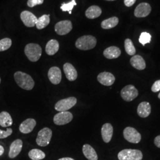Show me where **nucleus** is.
<instances>
[{
  "label": "nucleus",
  "instance_id": "obj_15",
  "mask_svg": "<svg viewBox=\"0 0 160 160\" xmlns=\"http://www.w3.org/2000/svg\"><path fill=\"white\" fill-rule=\"evenodd\" d=\"M23 147V141L20 139H17L16 140L12 142L10 147V151L8 156L10 158H14L16 157L19 154L22 149Z\"/></svg>",
  "mask_w": 160,
  "mask_h": 160
},
{
  "label": "nucleus",
  "instance_id": "obj_3",
  "mask_svg": "<svg viewBox=\"0 0 160 160\" xmlns=\"http://www.w3.org/2000/svg\"><path fill=\"white\" fill-rule=\"evenodd\" d=\"M42 48L36 43H29L24 48V53L31 62L38 61L42 55Z\"/></svg>",
  "mask_w": 160,
  "mask_h": 160
},
{
  "label": "nucleus",
  "instance_id": "obj_17",
  "mask_svg": "<svg viewBox=\"0 0 160 160\" xmlns=\"http://www.w3.org/2000/svg\"><path fill=\"white\" fill-rule=\"evenodd\" d=\"M101 132L103 141L106 143H109L112 139L113 133V128L112 125L109 123L104 124L102 128Z\"/></svg>",
  "mask_w": 160,
  "mask_h": 160
},
{
  "label": "nucleus",
  "instance_id": "obj_9",
  "mask_svg": "<svg viewBox=\"0 0 160 160\" xmlns=\"http://www.w3.org/2000/svg\"><path fill=\"white\" fill-rule=\"evenodd\" d=\"M73 119L72 114L68 112H61L53 117V122L57 125H64L68 124Z\"/></svg>",
  "mask_w": 160,
  "mask_h": 160
},
{
  "label": "nucleus",
  "instance_id": "obj_8",
  "mask_svg": "<svg viewBox=\"0 0 160 160\" xmlns=\"http://www.w3.org/2000/svg\"><path fill=\"white\" fill-rule=\"evenodd\" d=\"M122 98L126 102H131L138 96V91L132 85L126 86L120 92Z\"/></svg>",
  "mask_w": 160,
  "mask_h": 160
},
{
  "label": "nucleus",
  "instance_id": "obj_13",
  "mask_svg": "<svg viewBox=\"0 0 160 160\" xmlns=\"http://www.w3.org/2000/svg\"><path fill=\"white\" fill-rule=\"evenodd\" d=\"M151 12V7L147 2H142L136 7L134 15L138 18H142L148 16Z\"/></svg>",
  "mask_w": 160,
  "mask_h": 160
},
{
  "label": "nucleus",
  "instance_id": "obj_11",
  "mask_svg": "<svg viewBox=\"0 0 160 160\" xmlns=\"http://www.w3.org/2000/svg\"><path fill=\"white\" fill-rule=\"evenodd\" d=\"M20 18L24 24L28 27H34L37 22L38 18L34 14L29 11H23L20 14Z\"/></svg>",
  "mask_w": 160,
  "mask_h": 160
},
{
  "label": "nucleus",
  "instance_id": "obj_29",
  "mask_svg": "<svg viewBox=\"0 0 160 160\" xmlns=\"http://www.w3.org/2000/svg\"><path fill=\"white\" fill-rule=\"evenodd\" d=\"M125 49L126 53L129 55L133 56L136 53V49L133 45V43L130 39H126L125 40Z\"/></svg>",
  "mask_w": 160,
  "mask_h": 160
},
{
  "label": "nucleus",
  "instance_id": "obj_39",
  "mask_svg": "<svg viewBox=\"0 0 160 160\" xmlns=\"http://www.w3.org/2000/svg\"><path fill=\"white\" fill-rule=\"evenodd\" d=\"M58 160H75L72 158H70V157H65V158H60Z\"/></svg>",
  "mask_w": 160,
  "mask_h": 160
},
{
  "label": "nucleus",
  "instance_id": "obj_2",
  "mask_svg": "<svg viewBox=\"0 0 160 160\" xmlns=\"http://www.w3.org/2000/svg\"><path fill=\"white\" fill-rule=\"evenodd\" d=\"M97 44V39L91 35H85L79 38L75 42V46L80 50L87 51L93 49Z\"/></svg>",
  "mask_w": 160,
  "mask_h": 160
},
{
  "label": "nucleus",
  "instance_id": "obj_33",
  "mask_svg": "<svg viewBox=\"0 0 160 160\" xmlns=\"http://www.w3.org/2000/svg\"><path fill=\"white\" fill-rule=\"evenodd\" d=\"M12 133V128H7L6 131L0 129V139H4L10 136Z\"/></svg>",
  "mask_w": 160,
  "mask_h": 160
},
{
  "label": "nucleus",
  "instance_id": "obj_12",
  "mask_svg": "<svg viewBox=\"0 0 160 160\" xmlns=\"http://www.w3.org/2000/svg\"><path fill=\"white\" fill-rule=\"evenodd\" d=\"M48 78L53 84H59L62 79V73L61 69L57 67H52L48 71Z\"/></svg>",
  "mask_w": 160,
  "mask_h": 160
},
{
  "label": "nucleus",
  "instance_id": "obj_5",
  "mask_svg": "<svg viewBox=\"0 0 160 160\" xmlns=\"http://www.w3.org/2000/svg\"><path fill=\"white\" fill-rule=\"evenodd\" d=\"M52 137V131L50 128H44L38 132L36 143L40 147H46L50 143Z\"/></svg>",
  "mask_w": 160,
  "mask_h": 160
},
{
  "label": "nucleus",
  "instance_id": "obj_4",
  "mask_svg": "<svg viewBox=\"0 0 160 160\" xmlns=\"http://www.w3.org/2000/svg\"><path fill=\"white\" fill-rule=\"evenodd\" d=\"M118 157L119 160H142L143 154L138 149H125L119 152Z\"/></svg>",
  "mask_w": 160,
  "mask_h": 160
},
{
  "label": "nucleus",
  "instance_id": "obj_23",
  "mask_svg": "<svg viewBox=\"0 0 160 160\" xmlns=\"http://www.w3.org/2000/svg\"><path fill=\"white\" fill-rule=\"evenodd\" d=\"M59 49V44L57 40H50L46 44L45 51L48 55H53L57 53Z\"/></svg>",
  "mask_w": 160,
  "mask_h": 160
},
{
  "label": "nucleus",
  "instance_id": "obj_24",
  "mask_svg": "<svg viewBox=\"0 0 160 160\" xmlns=\"http://www.w3.org/2000/svg\"><path fill=\"white\" fill-rule=\"evenodd\" d=\"M102 11L100 7L97 6L90 7L86 12V16L89 19H94L100 16Z\"/></svg>",
  "mask_w": 160,
  "mask_h": 160
},
{
  "label": "nucleus",
  "instance_id": "obj_31",
  "mask_svg": "<svg viewBox=\"0 0 160 160\" xmlns=\"http://www.w3.org/2000/svg\"><path fill=\"white\" fill-rule=\"evenodd\" d=\"M76 5L77 2L75 0H72L68 3H63L62 6H61V9L62 12H68L69 13L71 14L74 7Z\"/></svg>",
  "mask_w": 160,
  "mask_h": 160
},
{
  "label": "nucleus",
  "instance_id": "obj_34",
  "mask_svg": "<svg viewBox=\"0 0 160 160\" xmlns=\"http://www.w3.org/2000/svg\"><path fill=\"white\" fill-rule=\"evenodd\" d=\"M44 2V0H28V6L29 7H33L37 5L42 4Z\"/></svg>",
  "mask_w": 160,
  "mask_h": 160
},
{
  "label": "nucleus",
  "instance_id": "obj_10",
  "mask_svg": "<svg viewBox=\"0 0 160 160\" xmlns=\"http://www.w3.org/2000/svg\"><path fill=\"white\" fill-rule=\"evenodd\" d=\"M72 29V24L69 20H62L57 23L55 30L59 35H65L69 33Z\"/></svg>",
  "mask_w": 160,
  "mask_h": 160
},
{
  "label": "nucleus",
  "instance_id": "obj_7",
  "mask_svg": "<svg viewBox=\"0 0 160 160\" xmlns=\"http://www.w3.org/2000/svg\"><path fill=\"white\" fill-rule=\"evenodd\" d=\"M123 137L126 141L131 143H139L141 140V134L137 129L132 127H127L124 129Z\"/></svg>",
  "mask_w": 160,
  "mask_h": 160
},
{
  "label": "nucleus",
  "instance_id": "obj_37",
  "mask_svg": "<svg viewBox=\"0 0 160 160\" xmlns=\"http://www.w3.org/2000/svg\"><path fill=\"white\" fill-rule=\"evenodd\" d=\"M154 143L156 147L160 148V135L155 137L154 139Z\"/></svg>",
  "mask_w": 160,
  "mask_h": 160
},
{
  "label": "nucleus",
  "instance_id": "obj_21",
  "mask_svg": "<svg viewBox=\"0 0 160 160\" xmlns=\"http://www.w3.org/2000/svg\"><path fill=\"white\" fill-rule=\"evenodd\" d=\"M132 66L138 70H143L146 67V63L143 58L137 55L132 57L130 60Z\"/></svg>",
  "mask_w": 160,
  "mask_h": 160
},
{
  "label": "nucleus",
  "instance_id": "obj_28",
  "mask_svg": "<svg viewBox=\"0 0 160 160\" xmlns=\"http://www.w3.org/2000/svg\"><path fill=\"white\" fill-rule=\"evenodd\" d=\"M29 158L32 160H41L46 157L45 153L38 149H33L29 152Z\"/></svg>",
  "mask_w": 160,
  "mask_h": 160
},
{
  "label": "nucleus",
  "instance_id": "obj_35",
  "mask_svg": "<svg viewBox=\"0 0 160 160\" xmlns=\"http://www.w3.org/2000/svg\"><path fill=\"white\" fill-rule=\"evenodd\" d=\"M151 90L154 92L160 91V80L156 81L153 84L151 87Z\"/></svg>",
  "mask_w": 160,
  "mask_h": 160
},
{
  "label": "nucleus",
  "instance_id": "obj_26",
  "mask_svg": "<svg viewBox=\"0 0 160 160\" xmlns=\"http://www.w3.org/2000/svg\"><path fill=\"white\" fill-rule=\"evenodd\" d=\"M119 23V18L112 17L103 20L101 23V27L103 29H110L116 27Z\"/></svg>",
  "mask_w": 160,
  "mask_h": 160
},
{
  "label": "nucleus",
  "instance_id": "obj_6",
  "mask_svg": "<svg viewBox=\"0 0 160 160\" xmlns=\"http://www.w3.org/2000/svg\"><path fill=\"white\" fill-rule=\"evenodd\" d=\"M77 100L74 97L66 98L59 100L55 105V109L58 112H66L69 109L73 108L77 104Z\"/></svg>",
  "mask_w": 160,
  "mask_h": 160
},
{
  "label": "nucleus",
  "instance_id": "obj_38",
  "mask_svg": "<svg viewBox=\"0 0 160 160\" xmlns=\"http://www.w3.org/2000/svg\"><path fill=\"white\" fill-rule=\"evenodd\" d=\"M4 152V148L2 146H1L0 145V156H1L3 154Z\"/></svg>",
  "mask_w": 160,
  "mask_h": 160
},
{
  "label": "nucleus",
  "instance_id": "obj_40",
  "mask_svg": "<svg viewBox=\"0 0 160 160\" xmlns=\"http://www.w3.org/2000/svg\"><path fill=\"white\" fill-rule=\"evenodd\" d=\"M106 1H115V0H106Z\"/></svg>",
  "mask_w": 160,
  "mask_h": 160
},
{
  "label": "nucleus",
  "instance_id": "obj_1",
  "mask_svg": "<svg viewBox=\"0 0 160 160\" xmlns=\"http://www.w3.org/2000/svg\"><path fill=\"white\" fill-rule=\"evenodd\" d=\"M14 80L17 85L26 90H31L33 88L34 81L32 77L22 71H17L14 75Z\"/></svg>",
  "mask_w": 160,
  "mask_h": 160
},
{
  "label": "nucleus",
  "instance_id": "obj_18",
  "mask_svg": "<svg viewBox=\"0 0 160 160\" xmlns=\"http://www.w3.org/2000/svg\"><path fill=\"white\" fill-rule=\"evenodd\" d=\"M63 71L67 78L70 81H74L78 77V73L74 67L70 63H66L63 65Z\"/></svg>",
  "mask_w": 160,
  "mask_h": 160
},
{
  "label": "nucleus",
  "instance_id": "obj_36",
  "mask_svg": "<svg viewBox=\"0 0 160 160\" xmlns=\"http://www.w3.org/2000/svg\"><path fill=\"white\" fill-rule=\"evenodd\" d=\"M137 0H124V4L126 7H131L133 6Z\"/></svg>",
  "mask_w": 160,
  "mask_h": 160
},
{
  "label": "nucleus",
  "instance_id": "obj_20",
  "mask_svg": "<svg viewBox=\"0 0 160 160\" xmlns=\"http://www.w3.org/2000/svg\"><path fill=\"white\" fill-rule=\"evenodd\" d=\"M121 51L118 47L110 46L106 48L104 52L103 55L107 59H113L120 57Z\"/></svg>",
  "mask_w": 160,
  "mask_h": 160
},
{
  "label": "nucleus",
  "instance_id": "obj_14",
  "mask_svg": "<svg viewBox=\"0 0 160 160\" xmlns=\"http://www.w3.org/2000/svg\"><path fill=\"white\" fill-rule=\"evenodd\" d=\"M97 80L103 86H111L113 84L115 81V77L110 72H103L98 75Z\"/></svg>",
  "mask_w": 160,
  "mask_h": 160
},
{
  "label": "nucleus",
  "instance_id": "obj_19",
  "mask_svg": "<svg viewBox=\"0 0 160 160\" xmlns=\"http://www.w3.org/2000/svg\"><path fill=\"white\" fill-rule=\"evenodd\" d=\"M137 112L138 114L141 118H147L151 112V107L150 104L147 102H141L138 105Z\"/></svg>",
  "mask_w": 160,
  "mask_h": 160
},
{
  "label": "nucleus",
  "instance_id": "obj_30",
  "mask_svg": "<svg viewBox=\"0 0 160 160\" xmlns=\"http://www.w3.org/2000/svg\"><path fill=\"white\" fill-rule=\"evenodd\" d=\"M12 45V41L10 38H4L0 40V52L8 50Z\"/></svg>",
  "mask_w": 160,
  "mask_h": 160
},
{
  "label": "nucleus",
  "instance_id": "obj_42",
  "mask_svg": "<svg viewBox=\"0 0 160 160\" xmlns=\"http://www.w3.org/2000/svg\"><path fill=\"white\" fill-rule=\"evenodd\" d=\"M0 83H1V78H0Z\"/></svg>",
  "mask_w": 160,
  "mask_h": 160
},
{
  "label": "nucleus",
  "instance_id": "obj_32",
  "mask_svg": "<svg viewBox=\"0 0 160 160\" xmlns=\"http://www.w3.org/2000/svg\"><path fill=\"white\" fill-rule=\"evenodd\" d=\"M151 40V36L147 32H143L140 35L139 41V42L144 46L145 44L149 43Z\"/></svg>",
  "mask_w": 160,
  "mask_h": 160
},
{
  "label": "nucleus",
  "instance_id": "obj_16",
  "mask_svg": "<svg viewBox=\"0 0 160 160\" xmlns=\"http://www.w3.org/2000/svg\"><path fill=\"white\" fill-rule=\"evenodd\" d=\"M36 125V122L34 119L29 118L23 121L20 124L19 130L22 133L27 134L33 131L34 127Z\"/></svg>",
  "mask_w": 160,
  "mask_h": 160
},
{
  "label": "nucleus",
  "instance_id": "obj_27",
  "mask_svg": "<svg viewBox=\"0 0 160 160\" xmlns=\"http://www.w3.org/2000/svg\"><path fill=\"white\" fill-rule=\"evenodd\" d=\"M50 15L44 14L38 18L37 22L36 23V26L39 30L44 29L50 23Z\"/></svg>",
  "mask_w": 160,
  "mask_h": 160
},
{
  "label": "nucleus",
  "instance_id": "obj_22",
  "mask_svg": "<svg viewBox=\"0 0 160 160\" xmlns=\"http://www.w3.org/2000/svg\"><path fill=\"white\" fill-rule=\"evenodd\" d=\"M82 152L88 160H97L98 156L95 149L89 144H85L82 147Z\"/></svg>",
  "mask_w": 160,
  "mask_h": 160
},
{
  "label": "nucleus",
  "instance_id": "obj_41",
  "mask_svg": "<svg viewBox=\"0 0 160 160\" xmlns=\"http://www.w3.org/2000/svg\"><path fill=\"white\" fill-rule=\"evenodd\" d=\"M158 98H160V94H158Z\"/></svg>",
  "mask_w": 160,
  "mask_h": 160
},
{
  "label": "nucleus",
  "instance_id": "obj_25",
  "mask_svg": "<svg viewBox=\"0 0 160 160\" xmlns=\"http://www.w3.org/2000/svg\"><path fill=\"white\" fill-rule=\"evenodd\" d=\"M12 125V119L11 115L7 112L0 113V126L7 128Z\"/></svg>",
  "mask_w": 160,
  "mask_h": 160
}]
</instances>
